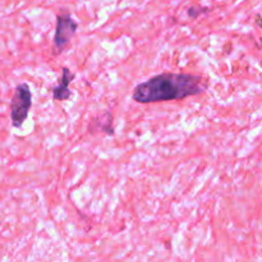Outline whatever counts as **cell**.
Returning a JSON list of instances; mask_svg holds the SVG:
<instances>
[{
  "label": "cell",
  "instance_id": "cell-5",
  "mask_svg": "<svg viewBox=\"0 0 262 262\" xmlns=\"http://www.w3.org/2000/svg\"><path fill=\"white\" fill-rule=\"evenodd\" d=\"M206 10L207 9H204V8H200V9H196V7H193V8H189L188 14H189V17H191V18H197V17H199V14H201V13L206 12Z\"/></svg>",
  "mask_w": 262,
  "mask_h": 262
},
{
  "label": "cell",
  "instance_id": "cell-4",
  "mask_svg": "<svg viewBox=\"0 0 262 262\" xmlns=\"http://www.w3.org/2000/svg\"><path fill=\"white\" fill-rule=\"evenodd\" d=\"M74 79V73H72L67 67L61 69V78L59 83L53 89V97L54 100L58 101H64L68 100L72 96V92L69 91L68 84Z\"/></svg>",
  "mask_w": 262,
  "mask_h": 262
},
{
  "label": "cell",
  "instance_id": "cell-1",
  "mask_svg": "<svg viewBox=\"0 0 262 262\" xmlns=\"http://www.w3.org/2000/svg\"><path fill=\"white\" fill-rule=\"evenodd\" d=\"M201 76L187 73H161L136 86L133 100L140 104L183 100L206 91Z\"/></svg>",
  "mask_w": 262,
  "mask_h": 262
},
{
  "label": "cell",
  "instance_id": "cell-6",
  "mask_svg": "<svg viewBox=\"0 0 262 262\" xmlns=\"http://www.w3.org/2000/svg\"><path fill=\"white\" fill-rule=\"evenodd\" d=\"M261 42H262V38H261Z\"/></svg>",
  "mask_w": 262,
  "mask_h": 262
},
{
  "label": "cell",
  "instance_id": "cell-3",
  "mask_svg": "<svg viewBox=\"0 0 262 262\" xmlns=\"http://www.w3.org/2000/svg\"><path fill=\"white\" fill-rule=\"evenodd\" d=\"M77 28H78V23L71 15L59 13L56 17V30L55 36H54V45L58 49V53H61L66 49L67 43L76 35Z\"/></svg>",
  "mask_w": 262,
  "mask_h": 262
},
{
  "label": "cell",
  "instance_id": "cell-2",
  "mask_svg": "<svg viewBox=\"0 0 262 262\" xmlns=\"http://www.w3.org/2000/svg\"><path fill=\"white\" fill-rule=\"evenodd\" d=\"M31 106H32V94L30 86L27 83L18 84L10 101V119L13 127H22L27 119Z\"/></svg>",
  "mask_w": 262,
  "mask_h": 262
}]
</instances>
